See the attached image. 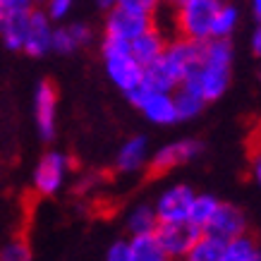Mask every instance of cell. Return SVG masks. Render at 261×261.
I'll list each match as a JSON object with an SVG mask.
<instances>
[{
    "instance_id": "obj_24",
    "label": "cell",
    "mask_w": 261,
    "mask_h": 261,
    "mask_svg": "<svg viewBox=\"0 0 261 261\" xmlns=\"http://www.w3.org/2000/svg\"><path fill=\"white\" fill-rule=\"evenodd\" d=\"M218 204H221V201H218L214 194H194L190 214H187V221H190L192 225H197L199 230H204V225L208 223V218L214 216Z\"/></svg>"
},
{
    "instance_id": "obj_25",
    "label": "cell",
    "mask_w": 261,
    "mask_h": 261,
    "mask_svg": "<svg viewBox=\"0 0 261 261\" xmlns=\"http://www.w3.org/2000/svg\"><path fill=\"white\" fill-rule=\"evenodd\" d=\"M50 50L58 56H72L80 50V43L72 36L70 27H53V39H50Z\"/></svg>"
},
{
    "instance_id": "obj_6",
    "label": "cell",
    "mask_w": 261,
    "mask_h": 261,
    "mask_svg": "<svg viewBox=\"0 0 261 261\" xmlns=\"http://www.w3.org/2000/svg\"><path fill=\"white\" fill-rule=\"evenodd\" d=\"M156 24V15L151 12H139V10H129L122 5H115L106 12V24H103V36L118 41H135L139 34L151 29Z\"/></svg>"
},
{
    "instance_id": "obj_36",
    "label": "cell",
    "mask_w": 261,
    "mask_h": 261,
    "mask_svg": "<svg viewBox=\"0 0 261 261\" xmlns=\"http://www.w3.org/2000/svg\"><path fill=\"white\" fill-rule=\"evenodd\" d=\"M256 77H259V84H261V65H259V70H256Z\"/></svg>"
},
{
    "instance_id": "obj_18",
    "label": "cell",
    "mask_w": 261,
    "mask_h": 261,
    "mask_svg": "<svg viewBox=\"0 0 261 261\" xmlns=\"http://www.w3.org/2000/svg\"><path fill=\"white\" fill-rule=\"evenodd\" d=\"M166 252L161 247L156 230L153 232H139L129 238V261H166Z\"/></svg>"
},
{
    "instance_id": "obj_9",
    "label": "cell",
    "mask_w": 261,
    "mask_h": 261,
    "mask_svg": "<svg viewBox=\"0 0 261 261\" xmlns=\"http://www.w3.org/2000/svg\"><path fill=\"white\" fill-rule=\"evenodd\" d=\"M34 120H36L41 139L53 142L58 125V91L48 80L39 82V87L34 91Z\"/></svg>"
},
{
    "instance_id": "obj_19",
    "label": "cell",
    "mask_w": 261,
    "mask_h": 261,
    "mask_svg": "<svg viewBox=\"0 0 261 261\" xmlns=\"http://www.w3.org/2000/svg\"><path fill=\"white\" fill-rule=\"evenodd\" d=\"M223 261H261L259 240L249 232H240L235 238L225 240V256Z\"/></svg>"
},
{
    "instance_id": "obj_27",
    "label": "cell",
    "mask_w": 261,
    "mask_h": 261,
    "mask_svg": "<svg viewBox=\"0 0 261 261\" xmlns=\"http://www.w3.org/2000/svg\"><path fill=\"white\" fill-rule=\"evenodd\" d=\"M46 15L53 19V22H63L65 17L70 15L72 10V0H46Z\"/></svg>"
},
{
    "instance_id": "obj_34",
    "label": "cell",
    "mask_w": 261,
    "mask_h": 261,
    "mask_svg": "<svg viewBox=\"0 0 261 261\" xmlns=\"http://www.w3.org/2000/svg\"><path fill=\"white\" fill-rule=\"evenodd\" d=\"M96 5H98L101 10H106V12H108L111 8H115V5H118V0H96Z\"/></svg>"
},
{
    "instance_id": "obj_11",
    "label": "cell",
    "mask_w": 261,
    "mask_h": 261,
    "mask_svg": "<svg viewBox=\"0 0 261 261\" xmlns=\"http://www.w3.org/2000/svg\"><path fill=\"white\" fill-rule=\"evenodd\" d=\"M197 192L192 190L190 185H170L159 194L156 199V216H159V223H168V221H187V214H190L192 199H194Z\"/></svg>"
},
{
    "instance_id": "obj_1",
    "label": "cell",
    "mask_w": 261,
    "mask_h": 261,
    "mask_svg": "<svg viewBox=\"0 0 261 261\" xmlns=\"http://www.w3.org/2000/svg\"><path fill=\"white\" fill-rule=\"evenodd\" d=\"M232 60H235V50L230 39H206L199 70L194 72V77L185 82H194L208 103L218 101L225 96L232 82Z\"/></svg>"
},
{
    "instance_id": "obj_20",
    "label": "cell",
    "mask_w": 261,
    "mask_h": 261,
    "mask_svg": "<svg viewBox=\"0 0 261 261\" xmlns=\"http://www.w3.org/2000/svg\"><path fill=\"white\" fill-rule=\"evenodd\" d=\"M223 256H225V240L216 238L211 232H204V230L187 254L190 261H223Z\"/></svg>"
},
{
    "instance_id": "obj_32",
    "label": "cell",
    "mask_w": 261,
    "mask_h": 261,
    "mask_svg": "<svg viewBox=\"0 0 261 261\" xmlns=\"http://www.w3.org/2000/svg\"><path fill=\"white\" fill-rule=\"evenodd\" d=\"M252 180L256 182V187L261 190V149L254 153L252 159Z\"/></svg>"
},
{
    "instance_id": "obj_8",
    "label": "cell",
    "mask_w": 261,
    "mask_h": 261,
    "mask_svg": "<svg viewBox=\"0 0 261 261\" xmlns=\"http://www.w3.org/2000/svg\"><path fill=\"white\" fill-rule=\"evenodd\" d=\"M199 235H201V230L192 225L190 221H168L159 223V228H156V238H159L168 259H187V254L194 247Z\"/></svg>"
},
{
    "instance_id": "obj_29",
    "label": "cell",
    "mask_w": 261,
    "mask_h": 261,
    "mask_svg": "<svg viewBox=\"0 0 261 261\" xmlns=\"http://www.w3.org/2000/svg\"><path fill=\"white\" fill-rule=\"evenodd\" d=\"M118 5L129 10H139V12H151V15H156L161 8L159 0H118Z\"/></svg>"
},
{
    "instance_id": "obj_22",
    "label": "cell",
    "mask_w": 261,
    "mask_h": 261,
    "mask_svg": "<svg viewBox=\"0 0 261 261\" xmlns=\"http://www.w3.org/2000/svg\"><path fill=\"white\" fill-rule=\"evenodd\" d=\"M240 27V10L238 5L232 3H225L223 0L218 12H216V19H214V36L211 39H230L232 34L238 32Z\"/></svg>"
},
{
    "instance_id": "obj_14",
    "label": "cell",
    "mask_w": 261,
    "mask_h": 261,
    "mask_svg": "<svg viewBox=\"0 0 261 261\" xmlns=\"http://www.w3.org/2000/svg\"><path fill=\"white\" fill-rule=\"evenodd\" d=\"M166 43H168L166 32H163V29L159 27V22H156L151 29H146L144 34H139L135 41H129V50H132V56L146 67V65L156 63V60L163 56Z\"/></svg>"
},
{
    "instance_id": "obj_10",
    "label": "cell",
    "mask_w": 261,
    "mask_h": 261,
    "mask_svg": "<svg viewBox=\"0 0 261 261\" xmlns=\"http://www.w3.org/2000/svg\"><path fill=\"white\" fill-rule=\"evenodd\" d=\"M67 170H70L67 156H63L60 151H48V153H43V159L39 161V166L34 170V187L41 194L50 197V194L63 190Z\"/></svg>"
},
{
    "instance_id": "obj_5",
    "label": "cell",
    "mask_w": 261,
    "mask_h": 261,
    "mask_svg": "<svg viewBox=\"0 0 261 261\" xmlns=\"http://www.w3.org/2000/svg\"><path fill=\"white\" fill-rule=\"evenodd\" d=\"M201 58H204V41H192V39L175 36L173 34V39H168L161 60L166 63L168 70L173 72L175 80L185 82V80H190V77H194Z\"/></svg>"
},
{
    "instance_id": "obj_7",
    "label": "cell",
    "mask_w": 261,
    "mask_h": 261,
    "mask_svg": "<svg viewBox=\"0 0 261 261\" xmlns=\"http://www.w3.org/2000/svg\"><path fill=\"white\" fill-rule=\"evenodd\" d=\"M201 153H204V142H199V139H177V142L161 146L153 156H149V170L153 175L170 173L175 168L199 159Z\"/></svg>"
},
{
    "instance_id": "obj_21",
    "label": "cell",
    "mask_w": 261,
    "mask_h": 261,
    "mask_svg": "<svg viewBox=\"0 0 261 261\" xmlns=\"http://www.w3.org/2000/svg\"><path fill=\"white\" fill-rule=\"evenodd\" d=\"M127 230L129 235H139V232H153L159 228V216L156 208L149 204H137L129 214H127Z\"/></svg>"
},
{
    "instance_id": "obj_17",
    "label": "cell",
    "mask_w": 261,
    "mask_h": 261,
    "mask_svg": "<svg viewBox=\"0 0 261 261\" xmlns=\"http://www.w3.org/2000/svg\"><path fill=\"white\" fill-rule=\"evenodd\" d=\"M175 108H177V118L180 120H194L199 118L206 108V98L201 94V89L194 82H180L173 91Z\"/></svg>"
},
{
    "instance_id": "obj_4",
    "label": "cell",
    "mask_w": 261,
    "mask_h": 261,
    "mask_svg": "<svg viewBox=\"0 0 261 261\" xmlns=\"http://www.w3.org/2000/svg\"><path fill=\"white\" fill-rule=\"evenodd\" d=\"M127 101L132 103L135 108L142 111V115L153 125L168 127L180 122L177 118V108H175V98L173 91H156V89H149L146 84H139L132 91H127Z\"/></svg>"
},
{
    "instance_id": "obj_16",
    "label": "cell",
    "mask_w": 261,
    "mask_h": 261,
    "mask_svg": "<svg viewBox=\"0 0 261 261\" xmlns=\"http://www.w3.org/2000/svg\"><path fill=\"white\" fill-rule=\"evenodd\" d=\"M149 163V139L142 135L127 139L115 156V168L120 173H137Z\"/></svg>"
},
{
    "instance_id": "obj_26",
    "label": "cell",
    "mask_w": 261,
    "mask_h": 261,
    "mask_svg": "<svg viewBox=\"0 0 261 261\" xmlns=\"http://www.w3.org/2000/svg\"><path fill=\"white\" fill-rule=\"evenodd\" d=\"M0 259H3V261H27V259H32V254H29V247H27V242H22V240H15V242H10V245L3 247Z\"/></svg>"
},
{
    "instance_id": "obj_2",
    "label": "cell",
    "mask_w": 261,
    "mask_h": 261,
    "mask_svg": "<svg viewBox=\"0 0 261 261\" xmlns=\"http://www.w3.org/2000/svg\"><path fill=\"white\" fill-rule=\"evenodd\" d=\"M223 0H175L173 34L192 41H206L214 36V19Z\"/></svg>"
},
{
    "instance_id": "obj_15",
    "label": "cell",
    "mask_w": 261,
    "mask_h": 261,
    "mask_svg": "<svg viewBox=\"0 0 261 261\" xmlns=\"http://www.w3.org/2000/svg\"><path fill=\"white\" fill-rule=\"evenodd\" d=\"M29 12L32 8H12L0 19V39L8 50H22L29 27Z\"/></svg>"
},
{
    "instance_id": "obj_23",
    "label": "cell",
    "mask_w": 261,
    "mask_h": 261,
    "mask_svg": "<svg viewBox=\"0 0 261 261\" xmlns=\"http://www.w3.org/2000/svg\"><path fill=\"white\" fill-rule=\"evenodd\" d=\"M142 82L149 89H156V91H175V87L180 84L161 58L156 60V63H151V65L144 67V80Z\"/></svg>"
},
{
    "instance_id": "obj_31",
    "label": "cell",
    "mask_w": 261,
    "mask_h": 261,
    "mask_svg": "<svg viewBox=\"0 0 261 261\" xmlns=\"http://www.w3.org/2000/svg\"><path fill=\"white\" fill-rule=\"evenodd\" d=\"M249 50L254 53V58L261 60V22H256L252 36H249Z\"/></svg>"
},
{
    "instance_id": "obj_28",
    "label": "cell",
    "mask_w": 261,
    "mask_h": 261,
    "mask_svg": "<svg viewBox=\"0 0 261 261\" xmlns=\"http://www.w3.org/2000/svg\"><path fill=\"white\" fill-rule=\"evenodd\" d=\"M106 259L108 261H129V240H115V242L106 249Z\"/></svg>"
},
{
    "instance_id": "obj_12",
    "label": "cell",
    "mask_w": 261,
    "mask_h": 261,
    "mask_svg": "<svg viewBox=\"0 0 261 261\" xmlns=\"http://www.w3.org/2000/svg\"><path fill=\"white\" fill-rule=\"evenodd\" d=\"M50 39H53V19L46 15V10L32 8L22 50L29 58H43L50 53Z\"/></svg>"
},
{
    "instance_id": "obj_35",
    "label": "cell",
    "mask_w": 261,
    "mask_h": 261,
    "mask_svg": "<svg viewBox=\"0 0 261 261\" xmlns=\"http://www.w3.org/2000/svg\"><path fill=\"white\" fill-rule=\"evenodd\" d=\"M159 3H161V5H173L175 0H159Z\"/></svg>"
},
{
    "instance_id": "obj_3",
    "label": "cell",
    "mask_w": 261,
    "mask_h": 261,
    "mask_svg": "<svg viewBox=\"0 0 261 261\" xmlns=\"http://www.w3.org/2000/svg\"><path fill=\"white\" fill-rule=\"evenodd\" d=\"M101 58H103V67H106L108 80H111L122 94H127V91H132L135 87L142 84L144 65L132 56L127 41H118V39L103 36Z\"/></svg>"
},
{
    "instance_id": "obj_33",
    "label": "cell",
    "mask_w": 261,
    "mask_h": 261,
    "mask_svg": "<svg viewBox=\"0 0 261 261\" xmlns=\"http://www.w3.org/2000/svg\"><path fill=\"white\" fill-rule=\"evenodd\" d=\"M249 10H252L254 19L261 22V0H249Z\"/></svg>"
},
{
    "instance_id": "obj_13",
    "label": "cell",
    "mask_w": 261,
    "mask_h": 261,
    "mask_svg": "<svg viewBox=\"0 0 261 261\" xmlns=\"http://www.w3.org/2000/svg\"><path fill=\"white\" fill-rule=\"evenodd\" d=\"M204 232H211L216 238L230 240L247 232V216L238 204H230V201H221L218 208L214 211V216L208 218V223L204 225Z\"/></svg>"
},
{
    "instance_id": "obj_30",
    "label": "cell",
    "mask_w": 261,
    "mask_h": 261,
    "mask_svg": "<svg viewBox=\"0 0 261 261\" xmlns=\"http://www.w3.org/2000/svg\"><path fill=\"white\" fill-rule=\"evenodd\" d=\"M67 27H70L72 36L77 39L80 48H82V46H89V43H91V39H94V32H91V27H89V24H84V22H74V24H67Z\"/></svg>"
}]
</instances>
